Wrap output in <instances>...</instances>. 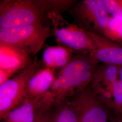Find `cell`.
Listing matches in <instances>:
<instances>
[{
	"label": "cell",
	"mask_w": 122,
	"mask_h": 122,
	"mask_svg": "<svg viewBox=\"0 0 122 122\" xmlns=\"http://www.w3.org/2000/svg\"><path fill=\"white\" fill-rule=\"evenodd\" d=\"M97 64L88 53L74 55L56 75L52 86L42 98L43 103L54 107L82 92L92 83Z\"/></svg>",
	"instance_id": "obj_1"
},
{
	"label": "cell",
	"mask_w": 122,
	"mask_h": 122,
	"mask_svg": "<svg viewBox=\"0 0 122 122\" xmlns=\"http://www.w3.org/2000/svg\"><path fill=\"white\" fill-rule=\"evenodd\" d=\"M48 13L44 0H1L0 28L43 24Z\"/></svg>",
	"instance_id": "obj_2"
},
{
	"label": "cell",
	"mask_w": 122,
	"mask_h": 122,
	"mask_svg": "<svg viewBox=\"0 0 122 122\" xmlns=\"http://www.w3.org/2000/svg\"><path fill=\"white\" fill-rule=\"evenodd\" d=\"M50 35V28L41 24L0 28V44L21 49L30 55L35 54L43 48Z\"/></svg>",
	"instance_id": "obj_3"
},
{
	"label": "cell",
	"mask_w": 122,
	"mask_h": 122,
	"mask_svg": "<svg viewBox=\"0 0 122 122\" xmlns=\"http://www.w3.org/2000/svg\"><path fill=\"white\" fill-rule=\"evenodd\" d=\"M41 63L36 57L32 63L15 76L0 85V118L25 100L26 89L30 79L41 69Z\"/></svg>",
	"instance_id": "obj_4"
},
{
	"label": "cell",
	"mask_w": 122,
	"mask_h": 122,
	"mask_svg": "<svg viewBox=\"0 0 122 122\" xmlns=\"http://www.w3.org/2000/svg\"><path fill=\"white\" fill-rule=\"evenodd\" d=\"M47 17L51 23L53 35L59 44L75 51L89 54L94 50V43L86 31L66 21L61 13L50 12L48 13Z\"/></svg>",
	"instance_id": "obj_5"
},
{
	"label": "cell",
	"mask_w": 122,
	"mask_h": 122,
	"mask_svg": "<svg viewBox=\"0 0 122 122\" xmlns=\"http://www.w3.org/2000/svg\"><path fill=\"white\" fill-rule=\"evenodd\" d=\"M71 14L76 25L88 32L104 35L109 15L102 0H83L72 9Z\"/></svg>",
	"instance_id": "obj_6"
},
{
	"label": "cell",
	"mask_w": 122,
	"mask_h": 122,
	"mask_svg": "<svg viewBox=\"0 0 122 122\" xmlns=\"http://www.w3.org/2000/svg\"><path fill=\"white\" fill-rule=\"evenodd\" d=\"M78 114L79 122H109L113 113L89 86L72 97Z\"/></svg>",
	"instance_id": "obj_7"
},
{
	"label": "cell",
	"mask_w": 122,
	"mask_h": 122,
	"mask_svg": "<svg viewBox=\"0 0 122 122\" xmlns=\"http://www.w3.org/2000/svg\"><path fill=\"white\" fill-rule=\"evenodd\" d=\"M93 40L95 48L89 54L98 64L122 66V44H118L103 35L86 31Z\"/></svg>",
	"instance_id": "obj_8"
},
{
	"label": "cell",
	"mask_w": 122,
	"mask_h": 122,
	"mask_svg": "<svg viewBox=\"0 0 122 122\" xmlns=\"http://www.w3.org/2000/svg\"><path fill=\"white\" fill-rule=\"evenodd\" d=\"M30 55L17 47L0 44V69L17 73L32 63Z\"/></svg>",
	"instance_id": "obj_9"
},
{
	"label": "cell",
	"mask_w": 122,
	"mask_h": 122,
	"mask_svg": "<svg viewBox=\"0 0 122 122\" xmlns=\"http://www.w3.org/2000/svg\"><path fill=\"white\" fill-rule=\"evenodd\" d=\"M55 70L45 67L32 76L27 85L26 99L42 96L49 91L56 77Z\"/></svg>",
	"instance_id": "obj_10"
},
{
	"label": "cell",
	"mask_w": 122,
	"mask_h": 122,
	"mask_svg": "<svg viewBox=\"0 0 122 122\" xmlns=\"http://www.w3.org/2000/svg\"><path fill=\"white\" fill-rule=\"evenodd\" d=\"M44 96V95H43ZM27 99L17 107L7 113L1 122H35L42 96Z\"/></svg>",
	"instance_id": "obj_11"
},
{
	"label": "cell",
	"mask_w": 122,
	"mask_h": 122,
	"mask_svg": "<svg viewBox=\"0 0 122 122\" xmlns=\"http://www.w3.org/2000/svg\"><path fill=\"white\" fill-rule=\"evenodd\" d=\"M75 51L62 46H50L44 51L43 59L46 67L61 70L71 61Z\"/></svg>",
	"instance_id": "obj_12"
},
{
	"label": "cell",
	"mask_w": 122,
	"mask_h": 122,
	"mask_svg": "<svg viewBox=\"0 0 122 122\" xmlns=\"http://www.w3.org/2000/svg\"><path fill=\"white\" fill-rule=\"evenodd\" d=\"M51 122H79L77 110L72 97L53 107Z\"/></svg>",
	"instance_id": "obj_13"
},
{
	"label": "cell",
	"mask_w": 122,
	"mask_h": 122,
	"mask_svg": "<svg viewBox=\"0 0 122 122\" xmlns=\"http://www.w3.org/2000/svg\"><path fill=\"white\" fill-rule=\"evenodd\" d=\"M104 36L118 44H122V21L109 16Z\"/></svg>",
	"instance_id": "obj_14"
},
{
	"label": "cell",
	"mask_w": 122,
	"mask_h": 122,
	"mask_svg": "<svg viewBox=\"0 0 122 122\" xmlns=\"http://www.w3.org/2000/svg\"><path fill=\"white\" fill-rule=\"evenodd\" d=\"M105 9L109 15L122 21V8L116 0H102Z\"/></svg>",
	"instance_id": "obj_15"
},
{
	"label": "cell",
	"mask_w": 122,
	"mask_h": 122,
	"mask_svg": "<svg viewBox=\"0 0 122 122\" xmlns=\"http://www.w3.org/2000/svg\"><path fill=\"white\" fill-rule=\"evenodd\" d=\"M53 107L42 103L38 110L35 122H51Z\"/></svg>",
	"instance_id": "obj_16"
},
{
	"label": "cell",
	"mask_w": 122,
	"mask_h": 122,
	"mask_svg": "<svg viewBox=\"0 0 122 122\" xmlns=\"http://www.w3.org/2000/svg\"><path fill=\"white\" fill-rule=\"evenodd\" d=\"M15 73V72L11 71L0 69V85L12 78Z\"/></svg>",
	"instance_id": "obj_17"
},
{
	"label": "cell",
	"mask_w": 122,
	"mask_h": 122,
	"mask_svg": "<svg viewBox=\"0 0 122 122\" xmlns=\"http://www.w3.org/2000/svg\"><path fill=\"white\" fill-rule=\"evenodd\" d=\"M109 122H122V116L112 114Z\"/></svg>",
	"instance_id": "obj_18"
},
{
	"label": "cell",
	"mask_w": 122,
	"mask_h": 122,
	"mask_svg": "<svg viewBox=\"0 0 122 122\" xmlns=\"http://www.w3.org/2000/svg\"><path fill=\"white\" fill-rule=\"evenodd\" d=\"M119 77L121 83V86L122 87V66H119Z\"/></svg>",
	"instance_id": "obj_19"
},
{
	"label": "cell",
	"mask_w": 122,
	"mask_h": 122,
	"mask_svg": "<svg viewBox=\"0 0 122 122\" xmlns=\"http://www.w3.org/2000/svg\"><path fill=\"white\" fill-rule=\"evenodd\" d=\"M116 1L122 8V0H116Z\"/></svg>",
	"instance_id": "obj_20"
}]
</instances>
